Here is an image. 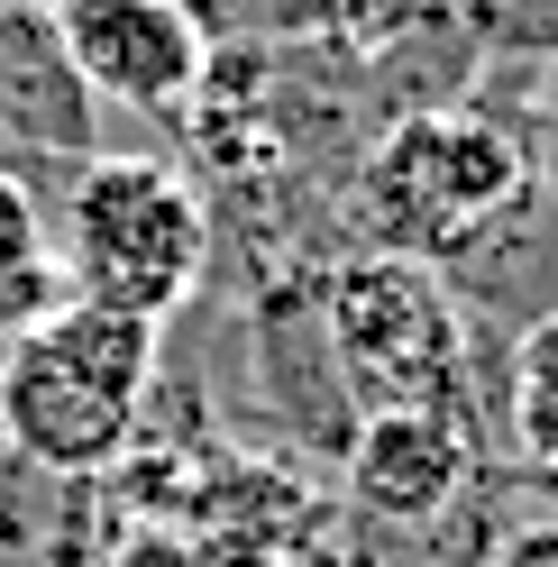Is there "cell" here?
<instances>
[{
	"label": "cell",
	"instance_id": "6da1fadb",
	"mask_svg": "<svg viewBox=\"0 0 558 567\" xmlns=\"http://www.w3.org/2000/svg\"><path fill=\"white\" fill-rule=\"evenodd\" d=\"M147 384H156V321L64 302L0 358V440L46 476H101L128 457Z\"/></svg>",
	"mask_w": 558,
	"mask_h": 567
},
{
	"label": "cell",
	"instance_id": "7a4b0ae2",
	"mask_svg": "<svg viewBox=\"0 0 558 567\" xmlns=\"http://www.w3.org/2000/svg\"><path fill=\"white\" fill-rule=\"evenodd\" d=\"M55 266L74 284V302H101V311H128V321L165 330L202 293L211 210L165 156H92L83 184L64 193Z\"/></svg>",
	"mask_w": 558,
	"mask_h": 567
},
{
	"label": "cell",
	"instance_id": "3957f363",
	"mask_svg": "<svg viewBox=\"0 0 558 567\" xmlns=\"http://www.w3.org/2000/svg\"><path fill=\"white\" fill-rule=\"evenodd\" d=\"M521 184H531V156L504 128H485L467 111H422L385 128V147L366 156V220L394 238V257H448Z\"/></svg>",
	"mask_w": 558,
	"mask_h": 567
},
{
	"label": "cell",
	"instance_id": "277c9868",
	"mask_svg": "<svg viewBox=\"0 0 558 567\" xmlns=\"http://www.w3.org/2000/svg\"><path fill=\"white\" fill-rule=\"evenodd\" d=\"M321 330L348 358V375L385 403H412V412H448V384H458V302L431 257H348L321 293Z\"/></svg>",
	"mask_w": 558,
	"mask_h": 567
},
{
	"label": "cell",
	"instance_id": "5b68a950",
	"mask_svg": "<svg viewBox=\"0 0 558 567\" xmlns=\"http://www.w3.org/2000/svg\"><path fill=\"white\" fill-rule=\"evenodd\" d=\"M46 19H55L74 83L92 101H120V111H147V120H174L220 64L211 28L184 0H55Z\"/></svg>",
	"mask_w": 558,
	"mask_h": 567
},
{
	"label": "cell",
	"instance_id": "8992f818",
	"mask_svg": "<svg viewBox=\"0 0 558 567\" xmlns=\"http://www.w3.org/2000/svg\"><path fill=\"white\" fill-rule=\"evenodd\" d=\"M467 494V440L448 412H412V403H385L358 421L348 440V504L366 522H394V530H422V522H448Z\"/></svg>",
	"mask_w": 558,
	"mask_h": 567
},
{
	"label": "cell",
	"instance_id": "52a82bcc",
	"mask_svg": "<svg viewBox=\"0 0 558 567\" xmlns=\"http://www.w3.org/2000/svg\"><path fill=\"white\" fill-rule=\"evenodd\" d=\"M92 111L101 101L74 83V64L55 47V19L28 10V0H0V120L46 137V147L83 156L92 147Z\"/></svg>",
	"mask_w": 558,
	"mask_h": 567
},
{
	"label": "cell",
	"instance_id": "ba28073f",
	"mask_svg": "<svg viewBox=\"0 0 558 567\" xmlns=\"http://www.w3.org/2000/svg\"><path fill=\"white\" fill-rule=\"evenodd\" d=\"M504 412H513V440L521 457L558 467V311H540L513 348V384H504Z\"/></svg>",
	"mask_w": 558,
	"mask_h": 567
},
{
	"label": "cell",
	"instance_id": "9c48e42d",
	"mask_svg": "<svg viewBox=\"0 0 558 567\" xmlns=\"http://www.w3.org/2000/svg\"><path fill=\"white\" fill-rule=\"evenodd\" d=\"M64 302H74V284H64L55 247H46V257H28V266H10V275H0V348L28 339V330H38L46 311H64Z\"/></svg>",
	"mask_w": 558,
	"mask_h": 567
},
{
	"label": "cell",
	"instance_id": "30bf717a",
	"mask_svg": "<svg viewBox=\"0 0 558 567\" xmlns=\"http://www.w3.org/2000/svg\"><path fill=\"white\" fill-rule=\"evenodd\" d=\"M46 210H38V193L19 184V174H0V275L10 266H28V257H46Z\"/></svg>",
	"mask_w": 558,
	"mask_h": 567
},
{
	"label": "cell",
	"instance_id": "8fae6325",
	"mask_svg": "<svg viewBox=\"0 0 558 567\" xmlns=\"http://www.w3.org/2000/svg\"><path fill=\"white\" fill-rule=\"evenodd\" d=\"M111 567H202V549L184 540V530H165V522H137L128 540L111 549Z\"/></svg>",
	"mask_w": 558,
	"mask_h": 567
},
{
	"label": "cell",
	"instance_id": "7c38bea8",
	"mask_svg": "<svg viewBox=\"0 0 558 567\" xmlns=\"http://www.w3.org/2000/svg\"><path fill=\"white\" fill-rule=\"evenodd\" d=\"M485 567H558V513L513 522L504 540H495V558H485Z\"/></svg>",
	"mask_w": 558,
	"mask_h": 567
},
{
	"label": "cell",
	"instance_id": "4fadbf2b",
	"mask_svg": "<svg viewBox=\"0 0 558 567\" xmlns=\"http://www.w3.org/2000/svg\"><path fill=\"white\" fill-rule=\"evenodd\" d=\"M184 10H193V19H202V28H220V19H229V10H238V0H184Z\"/></svg>",
	"mask_w": 558,
	"mask_h": 567
},
{
	"label": "cell",
	"instance_id": "5bb4252c",
	"mask_svg": "<svg viewBox=\"0 0 558 567\" xmlns=\"http://www.w3.org/2000/svg\"><path fill=\"white\" fill-rule=\"evenodd\" d=\"M28 10H55V0H28Z\"/></svg>",
	"mask_w": 558,
	"mask_h": 567
}]
</instances>
